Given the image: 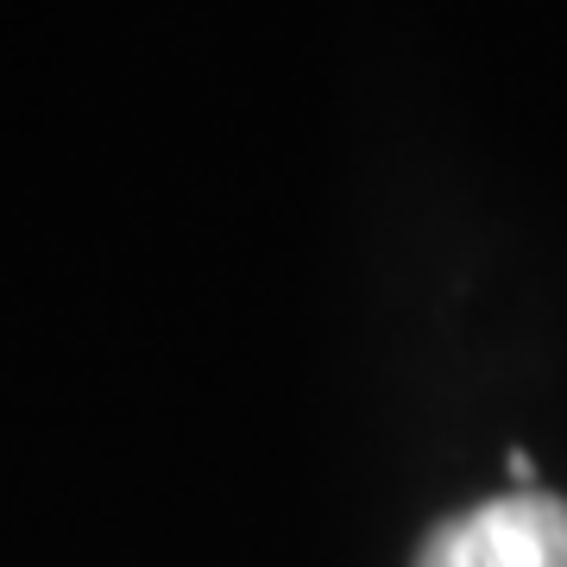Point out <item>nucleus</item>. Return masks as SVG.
Instances as JSON below:
<instances>
[{
	"label": "nucleus",
	"instance_id": "1",
	"mask_svg": "<svg viewBox=\"0 0 567 567\" xmlns=\"http://www.w3.org/2000/svg\"><path fill=\"white\" fill-rule=\"evenodd\" d=\"M416 567H567V498L505 492L429 529Z\"/></svg>",
	"mask_w": 567,
	"mask_h": 567
}]
</instances>
